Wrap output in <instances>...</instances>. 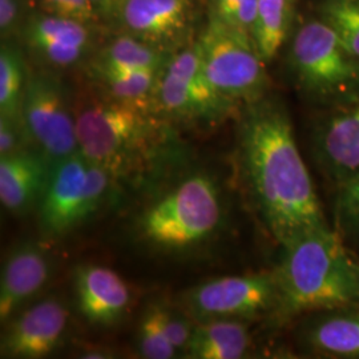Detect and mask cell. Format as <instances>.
<instances>
[{
    "instance_id": "obj_23",
    "label": "cell",
    "mask_w": 359,
    "mask_h": 359,
    "mask_svg": "<svg viewBox=\"0 0 359 359\" xmlns=\"http://www.w3.org/2000/svg\"><path fill=\"white\" fill-rule=\"evenodd\" d=\"M27 77L26 62L20 48L10 40H3L0 48V115H20Z\"/></svg>"
},
{
    "instance_id": "obj_2",
    "label": "cell",
    "mask_w": 359,
    "mask_h": 359,
    "mask_svg": "<svg viewBox=\"0 0 359 359\" xmlns=\"http://www.w3.org/2000/svg\"><path fill=\"white\" fill-rule=\"evenodd\" d=\"M274 273L280 321L359 302V258L330 226L285 246Z\"/></svg>"
},
{
    "instance_id": "obj_6",
    "label": "cell",
    "mask_w": 359,
    "mask_h": 359,
    "mask_svg": "<svg viewBox=\"0 0 359 359\" xmlns=\"http://www.w3.org/2000/svg\"><path fill=\"white\" fill-rule=\"evenodd\" d=\"M196 47L209 83L241 111L268 96L270 80L266 62L250 36L209 18Z\"/></svg>"
},
{
    "instance_id": "obj_8",
    "label": "cell",
    "mask_w": 359,
    "mask_h": 359,
    "mask_svg": "<svg viewBox=\"0 0 359 359\" xmlns=\"http://www.w3.org/2000/svg\"><path fill=\"white\" fill-rule=\"evenodd\" d=\"M154 111L164 120L197 127H216L241 112L209 83L196 43L175 52L163 69Z\"/></svg>"
},
{
    "instance_id": "obj_32",
    "label": "cell",
    "mask_w": 359,
    "mask_h": 359,
    "mask_svg": "<svg viewBox=\"0 0 359 359\" xmlns=\"http://www.w3.org/2000/svg\"><path fill=\"white\" fill-rule=\"evenodd\" d=\"M96 11L103 19H111L117 16L123 0H90Z\"/></svg>"
},
{
    "instance_id": "obj_7",
    "label": "cell",
    "mask_w": 359,
    "mask_h": 359,
    "mask_svg": "<svg viewBox=\"0 0 359 359\" xmlns=\"http://www.w3.org/2000/svg\"><path fill=\"white\" fill-rule=\"evenodd\" d=\"M116 180L79 151L52 165L39 203V225L48 238H59L97 213L112 194Z\"/></svg>"
},
{
    "instance_id": "obj_30",
    "label": "cell",
    "mask_w": 359,
    "mask_h": 359,
    "mask_svg": "<svg viewBox=\"0 0 359 359\" xmlns=\"http://www.w3.org/2000/svg\"><path fill=\"white\" fill-rule=\"evenodd\" d=\"M41 11L95 26L102 18L90 0H40Z\"/></svg>"
},
{
    "instance_id": "obj_21",
    "label": "cell",
    "mask_w": 359,
    "mask_h": 359,
    "mask_svg": "<svg viewBox=\"0 0 359 359\" xmlns=\"http://www.w3.org/2000/svg\"><path fill=\"white\" fill-rule=\"evenodd\" d=\"M161 72L163 69L90 71V76L107 96L154 114V93Z\"/></svg>"
},
{
    "instance_id": "obj_4",
    "label": "cell",
    "mask_w": 359,
    "mask_h": 359,
    "mask_svg": "<svg viewBox=\"0 0 359 359\" xmlns=\"http://www.w3.org/2000/svg\"><path fill=\"white\" fill-rule=\"evenodd\" d=\"M222 219L224 206L216 181L196 173L148 206L139 218L137 231L154 248L182 252L212 238Z\"/></svg>"
},
{
    "instance_id": "obj_22",
    "label": "cell",
    "mask_w": 359,
    "mask_h": 359,
    "mask_svg": "<svg viewBox=\"0 0 359 359\" xmlns=\"http://www.w3.org/2000/svg\"><path fill=\"white\" fill-rule=\"evenodd\" d=\"M293 19V0H258L252 39L265 62L277 56L289 38Z\"/></svg>"
},
{
    "instance_id": "obj_20",
    "label": "cell",
    "mask_w": 359,
    "mask_h": 359,
    "mask_svg": "<svg viewBox=\"0 0 359 359\" xmlns=\"http://www.w3.org/2000/svg\"><path fill=\"white\" fill-rule=\"evenodd\" d=\"M172 55L173 52L165 51L124 34L100 50L90 65V71H161L167 67Z\"/></svg>"
},
{
    "instance_id": "obj_26",
    "label": "cell",
    "mask_w": 359,
    "mask_h": 359,
    "mask_svg": "<svg viewBox=\"0 0 359 359\" xmlns=\"http://www.w3.org/2000/svg\"><path fill=\"white\" fill-rule=\"evenodd\" d=\"M137 347L142 357L147 359H170L177 354L176 347L163 330L154 304L142 314L137 330Z\"/></svg>"
},
{
    "instance_id": "obj_33",
    "label": "cell",
    "mask_w": 359,
    "mask_h": 359,
    "mask_svg": "<svg viewBox=\"0 0 359 359\" xmlns=\"http://www.w3.org/2000/svg\"><path fill=\"white\" fill-rule=\"evenodd\" d=\"M80 357H81V358L104 359L112 358V357H114V354H112V351H109V350H105V348H88V350L83 351Z\"/></svg>"
},
{
    "instance_id": "obj_18",
    "label": "cell",
    "mask_w": 359,
    "mask_h": 359,
    "mask_svg": "<svg viewBox=\"0 0 359 359\" xmlns=\"http://www.w3.org/2000/svg\"><path fill=\"white\" fill-rule=\"evenodd\" d=\"M52 164L35 148L0 158V201L15 216L38 208Z\"/></svg>"
},
{
    "instance_id": "obj_27",
    "label": "cell",
    "mask_w": 359,
    "mask_h": 359,
    "mask_svg": "<svg viewBox=\"0 0 359 359\" xmlns=\"http://www.w3.org/2000/svg\"><path fill=\"white\" fill-rule=\"evenodd\" d=\"M209 18H213L231 29L252 36L256 22L258 0H208Z\"/></svg>"
},
{
    "instance_id": "obj_17",
    "label": "cell",
    "mask_w": 359,
    "mask_h": 359,
    "mask_svg": "<svg viewBox=\"0 0 359 359\" xmlns=\"http://www.w3.org/2000/svg\"><path fill=\"white\" fill-rule=\"evenodd\" d=\"M298 342L317 358L359 359V302L311 313Z\"/></svg>"
},
{
    "instance_id": "obj_16",
    "label": "cell",
    "mask_w": 359,
    "mask_h": 359,
    "mask_svg": "<svg viewBox=\"0 0 359 359\" xmlns=\"http://www.w3.org/2000/svg\"><path fill=\"white\" fill-rule=\"evenodd\" d=\"M74 289L79 313L97 327H111L118 323L130 305L127 283L115 270L102 265L76 266Z\"/></svg>"
},
{
    "instance_id": "obj_24",
    "label": "cell",
    "mask_w": 359,
    "mask_h": 359,
    "mask_svg": "<svg viewBox=\"0 0 359 359\" xmlns=\"http://www.w3.org/2000/svg\"><path fill=\"white\" fill-rule=\"evenodd\" d=\"M333 216L334 231L359 257V173L337 185Z\"/></svg>"
},
{
    "instance_id": "obj_3",
    "label": "cell",
    "mask_w": 359,
    "mask_h": 359,
    "mask_svg": "<svg viewBox=\"0 0 359 359\" xmlns=\"http://www.w3.org/2000/svg\"><path fill=\"white\" fill-rule=\"evenodd\" d=\"M79 151L114 179L142 177L169 149L170 132L160 116L105 93L75 104Z\"/></svg>"
},
{
    "instance_id": "obj_31",
    "label": "cell",
    "mask_w": 359,
    "mask_h": 359,
    "mask_svg": "<svg viewBox=\"0 0 359 359\" xmlns=\"http://www.w3.org/2000/svg\"><path fill=\"white\" fill-rule=\"evenodd\" d=\"M27 0H0V34L1 40H10L27 19Z\"/></svg>"
},
{
    "instance_id": "obj_12",
    "label": "cell",
    "mask_w": 359,
    "mask_h": 359,
    "mask_svg": "<svg viewBox=\"0 0 359 359\" xmlns=\"http://www.w3.org/2000/svg\"><path fill=\"white\" fill-rule=\"evenodd\" d=\"M117 18L129 35L175 53L191 38L194 7L192 0H123Z\"/></svg>"
},
{
    "instance_id": "obj_10",
    "label": "cell",
    "mask_w": 359,
    "mask_h": 359,
    "mask_svg": "<svg viewBox=\"0 0 359 359\" xmlns=\"http://www.w3.org/2000/svg\"><path fill=\"white\" fill-rule=\"evenodd\" d=\"M277 308L278 285L274 270L218 277L194 286L181 297V309L196 322L218 318L252 321L274 316Z\"/></svg>"
},
{
    "instance_id": "obj_25",
    "label": "cell",
    "mask_w": 359,
    "mask_h": 359,
    "mask_svg": "<svg viewBox=\"0 0 359 359\" xmlns=\"http://www.w3.org/2000/svg\"><path fill=\"white\" fill-rule=\"evenodd\" d=\"M318 16L359 62V0H320Z\"/></svg>"
},
{
    "instance_id": "obj_11",
    "label": "cell",
    "mask_w": 359,
    "mask_h": 359,
    "mask_svg": "<svg viewBox=\"0 0 359 359\" xmlns=\"http://www.w3.org/2000/svg\"><path fill=\"white\" fill-rule=\"evenodd\" d=\"M68 325V309L56 297L20 309L6 322L0 341L1 358L50 357L63 345Z\"/></svg>"
},
{
    "instance_id": "obj_9",
    "label": "cell",
    "mask_w": 359,
    "mask_h": 359,
    "mask_svg": "<svg viewBox=\"0 0 359 359\" xmlns=\"http://www.w3.org/2000/svg\"><path fill=\"white\" fill-rule=\"evenodd\" d=\"M20 115L34 148L52 165L79 152L75 108L59 77L46 69L28 72Z\"/></svg>"
},
{
    "instance_id": "obj_14",
    "label": "cell",
    "mask_w": 359,
    "mask_h": 359,
    "mask_svg": "<svg viewBox=\"0 0 359 359\" xmlns=\"http://www.w3.org/2000/svg\"><path fill=\"white\" fill-rule=\"evenodd\" d=\"M92 26L52 13H31L19 31V38L39 60L53 68L79 65L93 44Z\"/></svg>"
},
{
    "instance_id": "obj_28",
    "label": "cell",
    "mask_w": 359,
    "mask_h": 359,
    "mask_svg": "<svg viewBox=\"0 0 359 359\" xmlns=\"http://www.w3.org/2000/svg\"><path fill=\"white\" fill-rule=\"evenodd\" d=\"M158 314V320L167 334L170 344L176 350H185L193 333L192 318L184 310H175L164 304H154Z\"/></svg>"
},
{
    "instance_id": "obj_29",
    "label": "cell",
    "mask_w": 359,
    "mask_h": 359,
    "mask_svg": "<svg viewBox=\"0 0 359 359\" xmlns=\"http://www.w3.org/2000/svg\"><path fill=\"white\" fill-rule=\"evenodd\" d=\"M34 148L22 115H0V156H11Z\"/></svg>"
},
{
    "instance_id": "obj_15",
    "label": "cell",
    "mask_w": 359,
    "mask_h": 359,
    "mask_svg": "<svg viewBox=\"0 0 359 359\" xmlns=\"http://www.w3.org/2000/svg\"><path fill=\"white\" fill-rule=\"evenodd\" d=\"M48 249L36 241L16 245L6 258L0 281V321L6 323L38 294L51 278Z\"/></svg>"
},
{
    "instance_id": "obj_5",
    "label": "cell",
    "mask_w": 359,
    "mask_h": 359,
    "mask_svg": "<svg viewBox=\"0 0 359 359\" xmlns=\"http://www.w3.org/2000/svg\"><path fill=\"white\" fill-rule=\"evenodd\" d=\"M287 62L295 86L329 108L359 97V62L320 18L298 28Z\"/></svg>"
},
{
    "instance_id": "obj_19",
    "label": "cell",
    "mask_w": 359,
    "mask_h": 359,
    "mask_svg": "<svg viewBox=\"0 0 359 359\" xmlns=\"http://www.w3.org/2000/svg\"><path fill=\"white\" fill-rule=\"evenodd\" d=\"M252 337L245 320L218 318L197 322L184 354L194 359L245 358Z\"/></svg>"
},
{
    "instance_id": "obj_1",
    "label": "cell",
    "mask_w": 359,
    "mask_h": 359,
    "mask_svg": "<svg viewBox=\"0 0 359 359\" xmlns=\"http://www.w3.org/2000/svg\"><path fill=\"white\" fill-rule=\"evenodd\" d=\"M237 163L257 216L283 248L329 226L281 102L265 96L240 112Z\"/></svg>"
},
{
    "instance_id": "obj_13",
    "label": "cell",
    "mask_w": 359,
    "mask_h": 359,
    "mask_svg": "<svg viewBox=\"0 0 359 359\" xmlns=\"http://www.w3.org/2000/svg\"><path fill=\"white\" fill-rule=\"evenodd\" d=\"M313 154L335 185L359 173V97L330 107L313 133Z\"/></svg>"
}]
</instances>
